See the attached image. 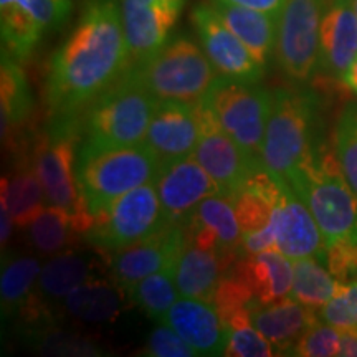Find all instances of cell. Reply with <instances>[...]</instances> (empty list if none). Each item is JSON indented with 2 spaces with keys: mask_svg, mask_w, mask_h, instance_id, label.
I'll use <instances>...</instances> for the list:
<instances>
[{
  "mask_svg": "<svg viewBox=\"0 0 357 357\" xmlns=\"http://www.w3.org/2000/svg\"><path fill=\"white\" fill-rule=\"evenodd\" d=\"M291 356L334 357L341 356V329L318 319L298 339Z\"/></svg>",
  "mask_w": 357,
  "mask_h": 357,
  "instance_id": "cell-37",
  "label": "cell"
},
{
  "mask_svg": "<svg viewBox=\"0 0 357 357\" xmlns=\"http://www.w3.org/2000/svg\"><path fill=\"white\" fill-rule=\"evenodd\" d=\"M324 265L341 284L357 280V240H341L328 245Z\"/></svg>",
  "mask_w": 357,
  "mask_h": 357,
  "instance_id": "cell-40",
  "label": "cell"
},
{
  "mask_svg": "<svg viewBox=\"0 0 357 357\" xmlns=\"http://www.w3.org/2000/svg\"><path fill=\"white\" fill-rule=\"evenodd\" d=\"M200 137L192 153L227 197H234L248 178L263 167L261 162L240 147L199 102Z\"/></svg>",
  "mask_w": 357,
  "mask_h": 357,
  "instance_id": "cell-11",
  "label": "cell"
},
{
  "mask_svg": "<svg viewBox=\"0 0 357 357\" xmlns=\"http://www.w3.org/2000/svg\"><path fill=\"white\" fill-rule=\"evenodd\" d=\"M212 2L247 7V8H253V10L266 12V13H271V15H275V17H280L284 3H287V0H212Z\"/></svg>",
  "mask_w": 357,
  "mask_h": 357,
  "instance_id": "cell-42",
  "label": "cell"
},
{
  "mask_svg": "<svg viewBox=\"0 0 357 357\" xmlns=\"http://www.w3.org/2000/svg\"><path fill=\"white\" fill-rule=\"evenodd\" d=\"M275 248L291 260L314 257L324 263L326 242L300 195L283 182L273 215Z\"/></svg>",
  "mask_w": 357,
  "mask_h": 357,
  "instance_id": "cell-17",
  "label": "cell"
},
{
  "mask_svg": "<svg viewBox=\"0 0 357 357\" xmlns=\"http://www.w3.org/2000/svg\"><path fill=\"white\" fill-rule=\"evenodd\" d=\"M200 102L245 153L260 160L273 93L220 75Z\"/></svg>",
  "mask_w": 357,
  "mask_h": 357,
  "instance_id": "cell-8",
  "label": "cell"
},
{
  "mask_svg": "<svg viewBox=\"0 0 357 357\" xmlns=\"http://www.w3.org/2000/svg\"><path fill=\"white\" fill-rule=\"evenodd\" d=\"M131 305L137 306L149 318L162 323L166 314L178 298V289L174 280V268L160 270L141 281L129 289Z\"/></svg>",
  "mask_w": 357,
  "mask_h": 357,
  "instance_id": "cell-34",
  "label": "cell"
},
{
  "mask_svg": "<svg viewBox=\"0 0 357 357\" xmlns=\"http://www.w3.org/2000/svg\"><path fill=\"white\" fill-rule=\"evenodd\" d=\"M227 329L225 356L270 357L278 356L268 339L258 331L252 321V310H243L223 321Z\"/></svg>",
  "mask_w": 357,
  "mask_h": 357,
  "instance_id": "cell-35",
  "label": "cell"
},
{
  "mask_svg": "<svg viewBox=\"0 0 357 357\" xmlns=\"http://www.w3.org/2000/svg\"><path fill=\"white\" fill-rule=\"evenodd\" d=\"M162 323L171 326L199 356H225L227 329L212 303L181 296Z\"/></svg>",
  "mask_w": 357,
  "mask_h": 357,
  "instance_id": "cell-22",
  "label": "cell"
},
{
  "mask_svg": "<svg viewBox=\"0 0 357 357\" xmlns=\"http://www.w3.org/2000/svg\"><path fill=\"white\" fill-rule=\"evenodd\" d=\"M357 56L354 0H331L321 17L318 70L342 82Z\"/></svg>",
  "mask_w": 357,
  "mask_h": 357,
  "instance_id": "cell-20",
  "label": "cell"
},
{
  "mask_svg": "<svg viewBox=\"0 0 357 357\" xmlns=\"http://www.w3.org/2000/svg\"><path fill=\"white\" fill-rule=\"evenodd\" d=\"M13 225H15V222H13L10 211H8L7 200L0 197V243H2V248H6L7 242L10 240Z\"/></svg>",
  "mask_w": 357,
  "mask_h": 357,
  "instance_id": "cell-43",
  "label": "cell"
},
{
  "mask_svg": "<svg viewBox=\"0 0 357 357\" xmlns=\"http://www.w3.org/2000/svg\"><path fill=\"white\" fill-rule=\"evenodd\" d=\"M182 8L121 0L124 37L131 66L141 65L166 47Z\"/></svg>",
  "mask_w": 357,
  "mask_h": 357,
  "instance_id": "cell-19",
  "label": "cell"
},
{
  "mask_svg": "<svg viewBox=\"0 0 357 357\" xmlns=\"http://www.w3.org/2000/svg\"><path fill=\"white\" fill-rule=\"evenodd\" d=\"M212 6L215 7L225 25L252 52L257 61L266 66L271 53L276 48L280 17L247 7L229 6V3L213 2Z\"/></svg>",
  "mask_w": 357,
  "mask_h": 357,
  "instance_id": "cell-28",
  "label": "cell"
},
{
  "mask_svg": "<svg viewBox=\"0 0 357 357\" xmlns=\"http://www.w3.org/2000/svg\"><path fill=\"white\" fill-rule=\"evenodd\" d=\"M166 223L154 182L136 187L106 205L83 240L108 260L111 255L139 242Z\"/></svg>",
  "mask_w": 357,
  "mask_h": 357,
  "instance_id": "cell-9",
  "label": "cell"
},
{
  "mask_svg": "<svg viewBox=\"0 0 357 357\" xmlns=\"http://www.w3.org/2000/svg\"><path fill=\"white\" fill-rule=\"evenodd\" d=\"M101 270L95 253L68 248L52 255L50 260L42 266L37 291L47 305L56 310L73 289L89 280L101 278Z\"/></svg>",
  "mask_w": 357,
  "mask_h": 357,
  "instance_id": "cell-23",
  "label": "cell"
},
{
  "mask_svg": "<svg viewBox=\"0 0 357 357\" xmlns=\"http://www.w3.org/2000/svg\"><path fill=\"white\" fill-rule=\"evenodd\" d=\"M155 187L166 222L182 225L197 205L211 195L222 194L215 181L194 155L160 166ZM223 195V194H222Z\"/></svg>",
  "mask_w": 357,
  "mask_h": 357,
  "instance_id": "cell-16",
  "label": "cell"
},
{
  "mask_svg": "<svg viewBox=\"0 0 357 357\" xmlns=\"http://www.w3.org/2000/svg\"><path fill=\"white\" fill-rule=\"evenodd\" d=\"M40 273L42 265L38 258L30 255H3L0 271V305L3 319L17 318L22 307L37 291Z\"/></svg>",
  "mask_w": 357,
  "mask_h": 357,
  "instance_id": "cell-30",
  "label": "cell"
},
{
  "mask_svg": "<svg viewBox=\"0 0 357 357\" xmlns=\"http://www.w3.org/2000/svg\"><path fill=\"white\" fill-rule=\"evenodd\" d=\"M17 227H25L47 207V197L40 178L26 159H17L15 171L2 178V194Z\"/></svg>",
  "mask_w": 357,
  "mask_h": 357,
  "instance_id": "cell-29",
  "label": "cell"
},
{
  "mask_svg": "<svg viewBox=\"0 0 357 357\" xmlns=\"http://www.w3.org/2000/svg\"><path fill=\"white\" fill-rule=\"evenodd\" d=\"M0 113L2 141L13 153L20 144V128L32 118L33 96L19 60L6 52H2L0 66Z\"/></svg>",
  "mask_w": 357,
  "mask_h": 357,
  "instance_id": "cell-26",
  "label": "cell"
},
{
  "mask_svg": "<svg viewBox=\"0 0 357 357\" xmlns=\"http://www.w3.org/2000/svg\"><path fill=\"white\" fill-rule=\"evenodd\" d=\"M223 275L225 268L215 252L185 240L174 268V280L182 298L212 303Z\"/></svg>",
  "mask_w": 357,
  "mask_h": 357,
  "instance_id": "cell-27",
  "label": "cell"
},
{
  "mask_svg": "<svg viewBox=\"0 0 357 357\" xmlns=\"http://www.w3.org/2000/svg\"><path fill=\"white\" fill-rule=\"evenodd\" d=\"M342 82H344L346 86L349 88L352 93H356V95H357V56H356V60L352 61L351 68L347 70L346 77H344V79H342Z\"/></svg>",
  "mask_w": 357,
  "mask_h": 357,
  "instance_id": "cell-45",
  "label": "cell"
},
{
  "mask_svg": "<svg viewBox=\"0 0 357 357\" xmlns=\"http://www.w3.org/2000/svg\"><path fill=\"white\" fill-rule=\"evenodd\" d=\"M199 105V102H197ZM181 101H159L144 142L160 166L192 155L200 137L199 106Z\"/></svg>",
  "mask_w": 357,
  "mask_h": 357,
  "instance_id": "cell-18",
  "label": "cell"
},
{
  "mask_svg": "<svg viewBox=\"0 0 357 357\" xmlns=\"http://www.w3.org/2000/svg\"><path fill=\"white\" fill-rule=\"evenodd\" d=\"M323 0H287L278 20L276 61L288 78L307 82L318 68Z\"/></svg>",
  "mask_w": 357,
  "mask_h": 357,
  "instance_id": "cell-10",
  "label": "cell"
},
{
  "mask_svg": "<svg viewBox=\"0 0 357 357\" xmlns=\"http://www.w3.org/2000/svg\"><path fill=\"white\" fill-rule=\"evenodd\" d=\"M190 20L197 32L200 47L218 75L240 82H260L265 75V66L257 61L242 40L225 25L215 7L199 3L192 10Z\"/></svg>",
  "mask_w": 357,
  "mask_h": 357,
  "instance_id": "cell-13",
  "label": "cell"
},
{
  "mask_svg": "<svg viewBox=\"0 0 357 357\" xmlns=\"http://www.w3.org/2000/svg\"><path fill=\"white\" fill-rule=\"evenodd\" d=\"M159 171L158 155L146 142L77 158L78 187L93 215L129 190L154 182Z\"/></svg>",
  "mask_w": 357,
  "mask_h": 357,
  "instance_id": "cell-6",
  "label": "cell"
},
{
  "mask_svg": "<svg viewBox=\"0 0 357 357\" xmlns=\"http://www.w3.org/2000/svg\"><path fill=\"white\" fill-rule=\"evenodd\" d=\"M318 316L334 328H357V280L342 284L333 300L318 311Z\"/></svg>",
  "mask_w": 357,
  "mask_h": 357,
  "instance_id": "cell-39",
  "label": "cell"
},
{
  "mask_svg": "<svg viewBox=\"0 0 357 357\" xmlns=\"http://www.w3.org/2000/svg\"><path fill=\"white\" fill-rule=\"evenodd\" d=\"M24 341L33 351L45 356H75V357H98L102 356V347L84 337L83 334L66 331L56 328V323L24 333Z\"/></svg>",
  "mask_w": 357,
  "mask_h": 357,
  "instance_id": "cell-33",
  "label": "cell"
},
{
  "mask_svg": "<svg viewBox=\"0 0 357 357\" xmlns=\"http://www.w3.org/2000/svg\"><path fill=\"white\" fill-rule=\"evenodd\" d=\"M314 113L316 100L310 91L287 88L273 91L260 160L263 169L278 181L288 184L314 151Z\"/></svg>",
  "mask_w": 357,
  "mask_h": 357,
  "instance_id": "cell-5",
  "label": "cell"
},
{
  "mask_svg": "<svg viewBox=\"0 0 357 357\" xmlns=\"http://www.w3.org/2000/svg\"><path fill=\"white\" fill-rule=\"evenodd\" d=\"M78 124L50 123L43 132L33 134L15 158H24L32 164L45 189L47 204L68 212L83 238L95 223V215L89 212L78 187Z\"/></svg>",
  "mask_w": 357,
  "mask_h": 357,
  "instance_id": "cell-3",
  "label": "cell"
},
{
  "mask_svg": "<svg viewBox=\"0 0 357 357\" xmlns=\"http://www.w3.org/2000/svg\"><path fill=\"white\" fill-rule=\"evenodd\" d=\"M129 66L121 3L89 0L75 30L48 63L43 100L50 123L78 124L88 106Z\"/></svg>",
  "mask_w": 357,
  "mask_h": 357,
  "instance_id": "cell-1",
  "label": "cell"
},
{
  "mask_svg": "<svg viewBox=\"0 0 357 357\" xmlns=\"http://www.w3.org/2000/svg\"><path fill=\"white\" fill-rule=\"evenodd\" d=\"M288 185L307 205L328 245L357 240V197L339 166L336 151L314 147Z\"/></svg>",
  "mask_w": 357,
  "mask_h": 357,
  "instance_id": "cell-4",
  "label": "cell"
},
{
  "mask_svg": "<svg viewBox=\"0 0 357 357\" xmlns=\"http://www.w3.org/2000/svg\"><path fill=\"white\" fill-rule=\"evenodd\" d=\"M129 294L111 278H95L73 289L61 303V314L75 323L109 324L126 310Z\"/></svg>",
  "mask_w": 357,
  "mask_h": 357,
  "instance_id": "cell-24",
  "label": "cell"
},
{
  "mask_svg": "<svg viewBox=\"0 0 357 357\" xmlns=\"http://www.w3.org/2000/svg\"><path fill=\"white\" fill-rule=\"evenodd\" d=\"M354 8H356V15H357V0H354Z\"/></svg>",
  "mask_w": 357,
  "mask_h": 357,
  "instance_id": "cell-47",
  "label": "cell"
},
{
  "mask_svg": "<svg viewBox=\"0 0 357 357\" xmlns=\"http://www.w3.org/2000/svg\"><path fill=\"white\" fill-rule=\"evenodd\" d=\"M71 10V0H0L2 52L25 60L45 33L70 19Z\"/></svg>",
  "mask_w": 357,
  "mask_h": 357,
  "instance_id": "cell-12",
  "label": "cell"
},
{
  "mask_svg": "<svg viewBox=\"0 0 357 357\" xmlns=\"http://www.w3.org/2000/svg\"><path fill=\"white\" fill-rule=\"evenodd\" d=\"M142 356L149 357H195L199 356L192 346L174 331L171 326L164 324L153 329L147 337Z\"/></svg>",
  "mask_w": 357,
  "mask_h": 357,
  "instance_id": "cell-41",
  "label": "cell"
},
{
  "mask_svg": "<svg viewBox=\"0 0 357 357\" xmlns=\"http://www.w3.org/2000/svg\"><path fill=\"white\" fill-rule=\"evenodd\" d=\"M25 229L30 245L42 255L65 252L82 238L70 213L55 205H47Z\"/></svg>",
  "mask_w": 357,
  "mask_h": 357,
  "instance_id": "cell-31",
  "label": "cell"
},
{
  "mask_svg": "<svg viewBox=\"0 0 357 357\" xmlns=\"http://www.w3.org/2000/svg\"><path fill=\"white\" fill-rule=\"evenodd\" d=\"M184 243V227L166 222L154 234L119 250L108 258L111 278L129 291L146 276L158 273L160 270L176 268L178 253Z\"/></svg>",
  "mask_w": 357,
  "mask_h": 357,
  "instance_id": "cell-14",
  "label": "cell"
},
{
  "mask_svg": "<svg viewBox=\"0 0 357 357\" xmlns=\"http://www.w3.org/2000/svg\"><path fill=\"white\" fill-rule=\"evenodd\" d=\"M159 100L129 68L88 106L78 121V153H100L144 142Z\"/></svg>",
  "mask_w": 357,
  "mask_h": 357,
  "instance_id": "cell-2",
  "label": "cell"
},
{
  "mask_svg": "<svg viewBox=\"0 0 357 357\" xmlns=\"http://www.w3.org/2000/svg\"><path fill=\"white\" fill-rule=\"evenodd\" d=\"M341 356L357 357V328L341 329Z\"/></svg>",
  "mask_w": 357,
  "mask_h": 357,
  "instance_id": "cell-44",
  "label": "cell"
},
{
  "mask_svg": "<svg viewBox=\"0 0 357 357\" xmlns=\"http://www.w3.org/2000/svg\"><path fill=\"white\" fill-rule=\"evenodd\" d=\"M212 305L220 314L222 323L229 319L235 312L243 310H253L257 306L253 294L250 289L231 273H225L222 276L220 283L213 293Z\"/></svg>",
  "mask_w": 357,
  "mask_h": 357,
  "instance_id": "cell-38",
  "label": "cell"
},
{
  "mask_svg": "<svg viewBox=\"0 0 357 357\" xmlns=\"http://www.w3.org/2000/svg\"><path fill=\"white\" fill-rule=\"evenodd\" d=\"M182 227L185 240L220 257L225 273L242 257V229L227 195L215 194L202 200Z\"/></svg>",
  "mask_w": 357,
  "mask_h": 357,
  "instance_id": "cell-15",
  "label": "cell"
},
{
  "mask_svg": "<svg viewBox=\"0 0 357 357\" xmlns=\"http://www.w3.org/2000/svg\"><path fill=\"white\" fill-rule=\"evenodd\" d=\"M318 319V311L293 300L291 296L252 310L253 324L273 344L278 356H291L298 339Z\"/></svg>",
  "mask_w": 357,
  "mask_h": 357,
  "instance_id": "cell-25",
  "label": "cell"
},
{
  "mask_svg": "<svg viewBox=\"0 0 357 357\" xmlns=\"http://www.w3.org/2000/svg\"><path fill=\"white\" fill-rule=\"evenodd\" d=\"M129 68L155 100L189 105L202 101L220 77L204 48L187 37L169 40L153 58Z\"/></svg>",
  "mask_w": 357,
  "mask_h": 357,
  "instance_id": "cell-7",
  "label": "cell"
},
{
  "mask_svg": "<svg viewBox=\"0 0 357 357\" xmlns=\"http://www.w3.org/2000/svg\"><path fill=\"white\" fill-rule=\"evenodd\" d=\"M227 273L236 276L250 289L257 306L284 300L293 288V260L276 248L245 253Z\"/></svg>",
  "mask_w": 357,
  "mask_h": 357,
  "instance_id": "cell-21",
  "label": "cell"
},
{
  "mask_svg": "<svg viewBox=\"0 0 357 357\" xmlns=\"http://www.w3.org/2000/svg\"><path fill=\"white\" fill-rule=\"evenodd\" d=\"M342 284L318 258L306 257L293 260V288L289 296L311 310L319 311L331 301Z\"/></svg>",
  "mask_w": 357,
  "mask_h": 357,
  "instance_id": "cell-32",
  "label": "cell"
},
{
  "mask_svg": "<svg viewBox=\"0 0 357 357\" xmlns=\"http://www.w3.org/2000/svg\"><path fill=\"white\" fill-rule=\"evenodd\" d=\"M334 151L347 184L357 197V102H347L334 129Z\"/></svg>",
  "mask_w": 357,
  "mask_h": 357,
  "instance_id": "cell-36",
  "label": "cell"
},
{
  "mask_svg": "<svg viewBox=\"0 0 357 357\" xmlns=\"http://www.w3.org/2000/svg\"><path fill=\"white\" fill-rule=\"evenodd\" d=\"M142 3H159V6H167V7H184L185 0H139Z\"/></svg>",
  "mask_w": 357,
  "mask_h": 357,
  "instance_id": "cell-46",
  "label": "cell"
}]
</instances>
